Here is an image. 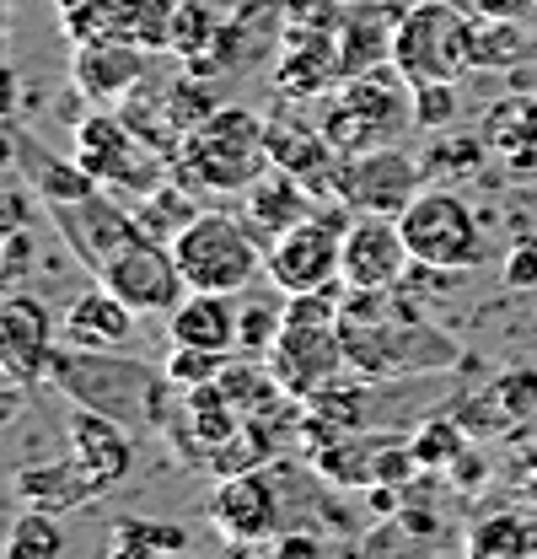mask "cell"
Wrapping results in <instances>:
<instances>
[{
  "mask_svg": "<svg viewBox=\"0 0 537 559\" xmlns=\"http://www.w3.org/2000/svg\"><path fill=\"white\" fill-rule=\"evenodd\" d=\"M457 119V92L452 81H414V130L441 135Z\"/></svg>",
  "mask_w": 537,
  "mask_h": 559,
  "instance_id": "obj_41",
  "label": "cell"
},
{
  "mask_svg": "<svg viewBox=\"0 0 537 559\" xmlns=\"http://www.w3.org/2000/svg\"><path fill=\"white\" fill-rule=\"evenodd\" d=\"M242 409L220 393V382H204V388H183L178 393V415L167 425V441L178 447L183 463L194 468H210V457L242 430Z\"/></svg>",
  "mask_w": 537,
  "mask_h": 559,
  "instance_id": "obj_15",
  "label": "cell"
},
{
  "mask_svg": "<svg viewBox=\"0 0 537 559\" xmlns=\"http://www.w3.org/2000/svg\"><path fill=\"white\" fill-rule=\"evenodd\" d=\"M162 103H167V114H172V124H178L183 135H189V130H200L204 119L220 108L215 86H210L204 75H194V70H189V75H178V81L162 92Z\"/></svg>",
  "mask_w": 537,
  "mask_h": 559,
  "instance_id": "obj_37",
  "label": "cell"
},
{
  "mask_svg": "<svg viewBox=\"0 0 537 559\" xmlns=\"http://www.w3.org/2000/svg\"><path fill=\"white\" fill-rule=\"evenodd\" d=\"M318 210V194L290 173V167H268L264 178H253L242 189V226L259 237V248H268L279 231H290L296 221H307Z\"/></svg>",
  "mask_w": 537,
  "mask_h": 559,
  "instance_id": "obj_20",
  "label": "cell"
},
{
  "mask_svg": "<svg viewBox=\"0 0 537 559\" xmlns=\"http://www.w3.org/2000/svg\"><path fill=\"white\" fill-rule=\"evenodd\" d=\"M200 210L204 205L189 194V178H178V173H172L167 183H156L151 194H140V200H134V221H140V231H145V237H156V242H167V248H172V237H178Z\"/></svg>",
  "mask_w": 537,
  "mask_h": 559,
  "instance_id": "obj_30",
  "label": "cell"
},
{
  "mask_svg": "<svg viewBox=\"0 0 537 559\" xmlns=\"http://www.w3.org/2000/svg\"><path fill=\"white\" fill-rule=\"evenodd\" d=\"M279 323H285V290L279 285H268V296H248L237 307V355H268Z\"/></svg>",
  "mask_w": 537,
  "mask_h": 559,
  "instance_id": "obj_33",
  "label": "cell"
},
{
  "mask_svg": "<svg viewBox=\"0 0 537 559\" xmlns=\"http://www.w3.org/2000/svg\"><path fill=\"white\" fill-rule=\"evenodd\" d=\"M500 280H505V290H533L537 285V237H516V242H511V253H505V264H500Z\"/></svg>",
  "mask_w": 537,
  "mask_h": 559,
  "instance_id": "obj_42",
  "label": "cell"
},
{
  "mask_svg": "<svg viewBox=\"0 0 537 559\" xmlns=\"http://www.w3.org/2000/svg\"><path fill=\"white\" fill-rule=\"evenodd\" d=\"M419 194H425V162H414L393 140L355 151V156H338L334 200L355 215H403Z\"/></svg>",
  "mask_w": 537,
  "mask_h": 559,
  "instance_id": "obj_10",
  "label": "cell"
},
{
  "mask_svg": "<svg viewBox=\"0 0 537 559\" xmlns=\"http://www.w3.org/2000/svg\"><path fill=\"white\" fill-rule=\"evenodd\" d=\"M49 221L60 231V242L70 248V259H81V270L97 280L130 242H140V221L130 205H119V194L97 189L86 200H70V205H49Z\"/></svg>",
  "mask_w": 537,
  "mask_h": 559,
  "instance_id": "obj_11",
  "label": "cell"
},
{
  "mask_svg": "<svg viewBox=\"0 0 537 559\" xmlns=\"http://www.w3.org/2000/svg\"><path fill=\"white\" fill-rule=\"evenodd\" d=\"M75 162L108 189V194H151L156 183L172 178V162L151 151L145 140L124 124V114H86L75 124Z\"/></svg>",
  "mask_w": 537,
  "mask_h": 559,
  "instance_id": "obj_7",
  "label": "cell"
},
{
  "mask_svg": "<svg viewBox=\"0 0 537 559\" xmlns=\"http://www.w3.org/2000/svg\"><path fill=\"white\" fill-rule=\"evenodd\" d=\"M274 468H248V474H231V479H220L215 495H210V522H215V533L231 544V549H264L268 555V538H274V527L285 522V511H279V489L268 479Z\"/></svg>",
  "mask_w": 537,
  "mask_h": 559,
  "instance_id": "obj_12",
  "label": "cell"
},
{
  "mask_svg": "<svg viewBox=\"0 0 537 559\" xmlns=\"http://www.w3.org/2000/svg\"><path fill=\"white\" fill-rule=\"evenodd\" d=\"M215 33H220V22H215V11L204 0H178L172 27H167V49L183 55V60H200V55L215 49Z\"/></svg>",
  "mask_w": 537,
  "mask_h": 559,
  "instance_id": "obj_36",
  "label": "cell"
},
{
  "mask_svg": "<svg viewBox=\"0 0 537 559\" xmlns=\"http://www.w3.org/2000/svg\"><path fill=\"white\" fill-rule=\"evenodd\" d=\"M11 489H16V500H22V506H38V511H55V516H65V511H75V506H86V500H97V495H103L97 479H92L75 457H70V463L16 468Z\"/></svg>",
  "mask_w": 537,
  "mask_h": 559,
  "instance_id": "obj_26",
  "label": "cell"
},
{
  "mask_svg": "<svg viewBox=\"0 0 537 559\" xmlns=\"http://www.w3.org/2000/svg\"><path fill=\"white\" fill-rule=\"evenodd\" d=\"M484 140H468V135H452L446 130V140H430V151L419 156L425 162V178L430 173H457V178H473L478 167H484Z\"/></svg>",
  "mask_w": 537,
  "mask_h": 559,
  "instance_id": "obj_39",
  "label": "cell"
},
{
  "mask_svg": "<svg viewBox=\"0 0 537 559\" xmlns=\"http://www.w3.org/2000/svg\"><path fill=\"white\" fill-rule=\"evenodd\" d=\"M75 86L92 97V103H114V97H130L145 75V49L119 44V38H86L75 44Z\"/></svg>",
  "mask_w": 537,
  "mask_h": 559,
  "instance_id": "obj_22",
  "label": "cell"
},
{
  "mask_svg": "<svg viewBox=\"0 0 537 559\" xmlns=\"http://www.w3.org/2000/svg\"><path fill=\"white\" fill-rule=\"evenodd\" d=\"M134 430H124L119 419L97 415V409H81L70 415V457L97 479V489H119L130 479L134 468V447H130Z\"/></svg>",
  "mask_w": 537,
  "mask_h": 559,
  "instance_id": "obj_21",
  "label": "cell"
},
{
  "mask_svg": "<svg viewBox=\"0 0 537 559\" xmlns=\"http://www.w3.org/2000/svg\"><path fill=\"white\" fill-rule=\"evenodd\" d=\"M408 242H403L398 215H349L344 231V259H338V280L355 290H377V285H403L408 280Z\"/></svg>",
  "mask_w": 537,
  "mask_h": 559,
  "instance_id": "obj_14",
  "label": "cell"
},
{
  "mask_svg": "<svg viewBox=\"0 0 537 559\" xmlns=\"http://www.w3.org/2000/svg\"><path fill=\"white\" fill-rule=\"evenodd\" d=\"M408 447H414V457H419V468H452L463 452H468V425L463 419H425L414 436H408Z\"/></svg>",
  "mask_w": 537,
  "mask_h": 559,
  "instance_id": "obj_35",
  "label": "cell"
},
{
  "mask_svg": "<svg viewBox=\"0 0 537 559\" xmlns=\"http://www.w3.org/2000/svg\"><path fill=\"white\" fill-rule=\"evenodd\" d=\"M44 382H55L81 409L119 419L134 436H167V425L178 415V393H183V388H172L167 366H145L119 349H86L70 340L49 349Z\"/></svg>",
  "mask_w": 537,
  "mask_h": 559,
  "instance_id": "obj_2",
  "label": "cell"
},
{
  "mask_svg": "<svg viewBox=\"0 0 537 559\" xmlns=\"http://www.w3.org/2000/svg\"><path fill=\"white\" fill-rule=\"evenodd\" d=\"M463 549L478 559H522L537 555V522L522 511H484L463 533Z\"/></svg>",
  "mask_w": 537,
  "mask_h": 559,
  "instance_id": "obj_27",
  "label": "cell"
},
{
  "mask_svg": "<svg viewBox=\"0 0 537 559\" xmlns=\"http://www.w3.org/2000/svg\"><path fill=\"white\" fill-rule=\"evenodd\" d=\"M226 360H231V355H220V349L172 345V355H167V377H172V388H204V382H220Z\"/></svg>",
  "mask_w": 537,
  "mask_h": 559,
  "instance_id": "obj_40",
  "label": "cell"
},
{
  "mask_svg": "<svg viewBox=\"0 0 537 559\" xmlns=\"http://www.w3.org/2000/svg\"><path fill=\"white\" fill-rule=\"evenodd\" d=\"M60 549H65V533H60L55 511H38V506H27L5 533V555L11 559H55Z\"/></svg>",
  "mask_w": 537,
  "mask_h": 559,
  "instance_id": "obj_34",
  "label": "cell"
},
{
  "mask_svg": "<svg viewBox=\"0 0 537 559\" xmlns=\"http://www.w3.org/2000/svg\"><path fill=\"white\" fill-rule=\"evenodd\" d=\"M172 259H178V270L189 280V290H226V296L248 290L253 275L264 270L259 237L231 210H200L172 237Z\"/></svg>",
  "mask_w": 537,
  "mask_h": 559,
  "instance_id": "obj_5",
  "label": "cell"
},
{
  "mask_svg": "<svg viewBox=\"0 0 537 559\" xmlns=\"http://www.w3.org/2000/svg\"><path fill=\"white\" fill-rule=\"evenodd\" d=\"M16 173L27 178V189L38 194V205H70V200H86V194H97L103 183L70 156L60 162L55 151H44L38 140L27 135V130H16Z\"/></svg>",
  "mask_w": 537,
  "mask_h": 559,
  "instance_id": "obj_24",
  "label": "cell"
},
{
  "mask_svg": "<svg viewBox=\"0 0 537 559\" xmlns=\"http://www.w3.org/2000/svg\"><path fill=\"white\" fill-rule=\"evenodd\" d=\"M338 345H344V366L371 388L403 382V377H435V371H452L463 360L457 340H446L414 307L408 285H377V290L344 285Z\"/></svg>",
  "mask_w": 537,
  "mask_h": 559,
  "instance_id": "obj_1",
  "label": "cell"
},
{
  "mask_svg": "<svg viewBox=\"0 0 537 559\" xmlns=\"http://www.w3.org/2000/svg\"><path fill=\"white\" fill-rule=\"evenodd\" d=\"M172 11H178V0H92L75 22H65V33L75 44L119 38V44H134V49H167Z\"/></svg>",
  "mask_w": 537,
  "mask_h": 559,
  "instance_id": "obj_17",
  "label": "cell"
},
{
  "mask_svg": "<svg viewBox=\"0 0 537 559\" xmlns=\"http://www.w3.org/2000/svg\"><path fill=\"white\" fill-rule=\"evenodd\" d=\"M533 0H478V16H522Z\"/></svg>",
  "mask_w": 537,
  "mask_h": 559,
  "instance_id": "obj_50",
  "label": "cell"
},
{
  "mask_svg": "<svg viewBox=\"0 0 537 559\" xmlns=\"http://www.w3.org/2000/svg\"><path fill=\"white\" fill-rule=\"evenodd\" d=\"M134 312L124 296H114L103 280L92 285V290H81L75 301L65 307V318H60V329H65L70 345H86V349H119L130 345L134 334Z\"/></svg>",
  "mask_w": 537,
  "mask_h": 559,
  "instance_id": "obj_23",
  "label": "cell"
},
{
  "mask_svg": "<svg viewBox=\"0 0 537 559\" xmlns=\"http://www.w3.org/2000/svg\"><path fill=\"white\" fill-rule=\"evenodd\" d=\"M349 215L338 200L318 205L307 221H296L290 231H279L264 248V275L268 285H279L285 296L296 290H323L338 280V259H344V231H349Z\"/></svg>",
  "mask_w": 537,
  "mask_h": 559,
  "instance_id": "obj_8",
  "label": "cell"
},
{
  "mask_svg": "<svg viewBox=\"0 0 537 559\" xmlns=\"http://www.w3.org/2000/svg\"><path fill=\"white\" fill-rule=\"evenodd\" d=\"M22 382H11V377H0V430L16 419V409H22V393H16Z\"/></svg>",
  "mask_w": 537,
  "mask_h": 559,
  "instance_id": "obj_49",
  "label": "cell"
},
{
  "mask_svg": "<svg viewBox=\"0 0 537 559\" xmlns=\"http://www.w3.org/2000/svg\"><path fill=\"white\" fill-rule=\"evenodd\" d=\"M318 549H323V538H318V533H274V538H268V555L274 559L318 555Z\"/></svg>",
  "mask_w": 537,
  "mask_h": 559,
  "instance_id": "obj_46",
  "label": "cell"
},
{
  "mask_svg": "<svg viewBox=\"0 0 537 559\" xmlns=\"http://www.w3.org/2000/svg\"><path fill=\"white\" fill-rule=\"evenodd\" d=\"M167 334L172 345H200L237 355V307L226 290H189L172 312H167Z\"/></svg>",
  "mask_w": 537,
  "mask_h": 559,
  "instance_id": "obj_25",
  "label": "cell"
},
{
  "mask_svg": "<svg viewBox=\"0 0 537 559\" xmlns=\"http://www.w3.org/2000/svg\"><path fill=\"white\" fill-rule=\"evenodd\" d=\"M344 81L338 70V38L329 27H285L279 55H274V86L290 103H307Z\"/></svg>",
  "mask_w": 537,
  "mask_h": 559,
  "instance_id": "obj_18",
  "label": "cell"
},
{
  "mask_svg": "<svg viewBox=\"0 0 537 559\" xmlns=\"http://www.w3.org/2000/svg\"><path fill=\"white\" fill-rule=\"evenodd\" d=\"M537 55V38L522 27V16H478L473 11V66L478 70H516Z\"/></svg>",
  "mask_w": 537,
  "mask_h": 559,
  "instance_id": "obj_28",
  "label": "cell"
},
{
  "mask_svg": "<svg viewBox=\"0 0 537 559\" xmlns=\"http://www.w3.org/2000/svg\"><path fill=\"white\" fill-rule=\"evenodd\" d=\"M33 189L22 194V189H0V237H11V231H22V226H33Z\"/></svg>",
  "mask_w": 537,
  "mask_h": 559,
  "instance_id": "obj_43",
  "label": "cell"
},
{
  "mask_svg": "<svg viewBox=\"0 0 537 559\" xmlns=\"http://www.w3.org/2000/svg\"><path fill=\"white\" fill-rule=\"evenodd\" d=\"M446 474H452V485H457V489H478L489 468H484V457H478V452H463V457H457Z\"/></svg>",
  "mask_w": 537,
  "mask_h": 559,
  "instance_id": "obj_47",
  "label": "cell"
},
{
  "mask_svg": "<svg viewBox=\"0 0 537 559\" xmlns=\"http://www.w3.org/2000/svg\"><path fill=\"white\" fill-rule=\"evenodd\" d=\"M189 527L172 516H114L108 527V555L119 559H151V555H183Z\"/></svg>",
  "mask_w": 537,
  "mask_h": 559,
  "instance_id": "obj_29",
  "label": "cell"
},
{
  "mask_svg": "<svg viewBox=\"0 0 537 559\" xmlns=\"http://www.w3.org/2000/svg\"><path fill=\"white\" fill-rule=\"evenodd\" d=\"M484 145L500 151V156H516L537 145V97L533 92H516V97H500L489 114H484Z\"/></svg>",
  "mask_w": 537,
  "mask_h": 559,
  "instance_id": "obj_31",
  "label": "cell"
},
{
  "mask_svg": "<svg viewBox=\"0 0 537 559\" xmlns=\"http://www.w3.org/2000/svg\"><path fill=\"white\" fill-rule=\"evenodd\" d=\"M55 349V318L38 296H0V377L33 388L44 382V360Z\"/></svg>",
  "mask_w": 537,
  "mask_h": 559,
  "instance_id": "obj_16",
  "label": "cell"
},
{
  "mask_svg": "<svg viewBox=\"0 0 537 559\" xmlns=\"http://www.w3.org/2000/svg\"><path fill=\"white\" fill-rule=\"evenodd\" d=\"M393 66L408 81H457L473 70V11L452 0H408L393 38Z\"/></svg>",
  "mask_w": 537,
  "mask_h": 559,
  "instance_id": "obj_6",
  "label": "cell"
},
{
  "mask_svg": "<svg viewBox=\"0 0 537 559\" xmlns=\"http://www.w3.org/2000/svg\"><path fill=\"white\" fill-rule=\"evenodd\" d=\"M489 399L511 425H527L537 415V366H505L489 382Z\"/></svg>",
  "mask_w": 537,
  "mask_h": 559,
  "instance_id": "obj_38",
  "label": "cell"
},
{
  "mask_svg": "<svg viewBox=\"0 0 537 559\" xmlns=\"http://www.w3.org/2000/svg\"><path fill=\"white\" fill-rule=\"evenodd\" d=\"M403 242L414 253V264H435V270H473L484 264L489 242H484V226L468 210V200L446 194V189H425L414 205L398 215Z\"/></svg>",
  "mask_w": 537,
  "mask_h": 559,
  "instance_id": "obj_9",
  "label": "cell"
},
{
  "mask_svg": "<svg viewBox=\"0 0 537 559\" xmlns=\"http://www.w3.org/2000/svg\"><path fill=\"white\" fill-rule=\"evenodd\" d=\"M403 11H408V0H344V16H338L334 33L344 81L393 60V38H398Z\"/></svg>",
  "mask_w": 537,
  "mask_h": 559,
  "instance_id": "obj_19",
  "label": "cell"
},
{
  "mask_svg": "<svg viewBox=\"0 0 537 559\" xmlns=\"http://www.w3.org/2000/svg\"><path fill=\"white\" fill-rule=\"evenodd\" d=\"M393 522H398L408 538H419V544H425V538H435V527H441V522H435V511H425V506H398V511H393Z\"/></svg>",
  "mask_w": 537,
  "mask_h": 559,
  "instance_id": "obj_45",
  "label": "cell"
},
{
  "mask_svg": "<svg viewBox=\"0 0 537 559\" xmlns=\"http://www.w3.org/2000/svg\"><path fill=\"white\" fill-rule=\"evenodd\" d=\"M16 167V130H0V173Z\"/></svg>",
  "mask_w": 537,
  "mask_h": 559,
  "instance_id": "obj_51",
  "label": "cell"
},
{
  "mask_svg": "<svg viewBox=\"0 0 537 559\" xmlns=\"http://www.w3.org/2000/svg\"><path fill=\"white\" fill-rule=\"evenodd\" d=\"M0 259H5V275H27V270H33V259H38V242H33V231L22 226V231L0 237Z\"/></svg>",
  "mask_w": 537,
  "mask_h": 559,
  "instance_id": "obj_44",
  "label": "cell"
},
{
  "mask_svg": "<svg viewBox=\"0 0 537 559\" xmlns=\"http://www.w3.org/2000/svg\"><path fill=\"white\" fill-rule=\"evenodd\" d=\"M274 167L268 156V135L264 119L248 114V108H215L200 130L183 135V151H178V178L200 183L210 194H242L253 178H264Z\"/></svg>",
  "mask_w": 537,
  "mask_h": 559,
  "instance_id": "obj_4",
  "label": "cell"
},
{
  "mask_svg": "<svg viewBox=\"0 0 537 559\" xmlns=\"http://www.w3.org/2000/svg\"><path fill=\"white\" fill-rule=\"evenodd\" d=\"M11 114H16V70L0 60V124H5Z\"/></svg>",
  "mask_w": 537,
  "mask_h": 559,
  "instance_id": "obj_48",
  "label": "cell"
},
{
  "mask_svg": "<svg viewBox=\"0 0 537 559\" xmlns=\"http://www.w3.org/2000/svg\"><path fill=\"white\" fill-rule=\"evenodd\" d=\"M220 393L242 409V415H264V409H279L290 393L274 382V371L264 366H253V360H226V371H220Z\"/></svg>",
  "mask_w": 537,
  "mask_h": 559,
  "instance_id": "obj_32",
  "label": "cell"
},
{
  "mask_svg": "<svg viewBox=\"0 0 537 559\" xmlns=\"http://www.w3.org/2000/svg\"><path fill=\"white\" fill-rule=\"evenodd\" d=\"M338 301H344V280L323 285V290L285 296V323H279L264 360L274 371V382L296 404H307L312 393L334 388L338 371H349L344 366V345H338Z\"/></svg>",
  "mask_w": 537,
  "mask_h": 559,
  "instance_id": "obj_3",
  "label": "cell"
},
{
  "mask_svg": "<svg viewBox=\"0 0 537 559\" xmlns=\"http://www.w3.org/2000/svg\"><path fill=\"white\" fill-rule=\"evenodd\" d=\"M97 280H103L114 296H124L134 312H172V307L189 296V280H183V270H178L172 248L156 242V237L130 242V248H124V253H119Z\"/></svg>",
  "mask_w": 537,
  "mask_h": 559,
  "instance_id": "obj_13",
  "label": "cell"
}]
</instances>
